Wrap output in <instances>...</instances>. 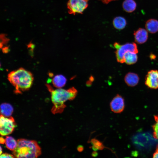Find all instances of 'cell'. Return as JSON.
Instances as JSON below:
<instances>
[{"label":"cell","mask_w":158,"mask_h":158,"mask_svg":"<svg viewBox=\"0 0 158 158\" xmlns=\"http://www.w3.org/2000/svg\"><path fill=\"white\" fill-rule=\"evenodd\" d=\"M67 81L66 77L61 75L54 76L51 80L52 84L57 88H61L65 85Z\"/></svg>","instance_id":"12"},{"label":"cell","mask_w":158,"mask_h":158,"mask_svg":"<svg viewBox=\"0 0 158 158\" xmlns=\"http://www.w3.org/2000/svg\"><path fill=\"white\" fill-rule=\"evenodd\" d=\"M0 154H1L2 153V148L1 147V149H0Z\"/></svg>","instance_id":"25"},{"label":"cell","mask_w":158,"mask_h":158,"mask_svg":"<svg viewBox=\"0 0 158 158\" xmlns=\"http://www.w3.org/2000/svg\"><path fill=\"white\" fill-rule=\"evenodd\" d=\"M16 127L13 118L12 116L7 117L1 114L0 117V133L2 136L11 134Z\"/></svg>","instance_id":"5"},{"label":"cell","mask_w":158,"mask_h":158,"mask_svg":"<svg viewBox=\"0 0 158 158\" xmlns=\"http://www.w3.org/2000/svg\"><path fill=\"white\" fill-rule=\"evenodd\" d=\"M7 78L14 87V92L16 94L28 90L32 86L34 80L32 73L23 68L10 72Z\"/></svg>","instance_id":"2"},{"label":"cell","mask_w":158,"mask_h":158,"mask_svg":"<svg viewBox=\"0 0 158 158\" xmlns=\"http://www.w3.org/2000/svg\"><path fill=\"white\" fill-rule=\"evenodd\" d=\"M110 107L112 111L119 113L123 110L125 107L124 99L118 94L115 96L110 103Z\"/></svg>","instance_id":"8"},{"label":"cell","mask_w":158,"mask_h":158,"mask_svg":"<svg viewBox=\"0 0 158 158\" xmlns=\"http://www.w3.org/2000/svg\"><path fill=\"white\" fill-rule=\"evenodd\" d=\"M89 0H69L67 4L68 13L74 15L76 13L82 14L88 6Z\"/></svg>","instance_id":"6"},{"label":"cell","mask_w":158,"mask_h":158,"mask_svg":"<svg viewBox=\"0 0 158 158\" xmlns=\"http://www.w3.org/2000/svg\"><path fill=\"white\" fill-rule=\"evenodd\" d=\"M113 24L116 29L121 30L126 27L127 25V21L124 18L121 16H117L114 19Z\"/></svg>","instance_id":"15"},{"label":"cell","mask_w":158,"mask_h":158,"mask_svg":"<svg viewBox=\"0 0 158 158\" xmlns=\"http://www.w3.org/2000/svg\"><path fill=\"white\" fill-rule=\"evenodd\" d=\"M136 53L128 51L124 55V63L128 65H131L135 63L138 60V56Z\"/></svg>","instance_id":"14"},{"label":"cell","mask_w":158,"mask_h":158,"mask_svg":"<svg viewBox=\"0 0 158 158\" xmlns=\"http://www.w3.org/2000/svg\"><path fill=\"white\" fill-rule=\"evenodd\" d=\"M5 139L2 137L0 138V143H1L3 144L5 143Z\"/></svg>","instance_id":"22"},{"label":"cell","mask_w":158,"mask_h":158,"mask_svg":"<svg viewBox=\"0 0 158 158\" xmlns=\"http://www.w3.org/2000/svg\"><path fill=\"white\" fill-rule=\"evenodd\" d=\"M114 46L116 49L115 51L116 59L118 62L124 63V56L128 51H131L138 53V51L136 44L134 42H128L123 44L116 42Z\"/></svg>","instance_id":"4"},{"label":"cell","mask_w":158,"mask_h":158,"mask_svg":"<svg viewBox=\"0 0 158 158\" xmlns=\"http://www.w3.org/2000/svg\"><path fill=\"white\" fill-rule=\"evenodd\" d=\"M145 83L148 88L153 89L158 88V71L152 70L146 75Z\"/></svg>","instance_id":"7"},{"label":"cell","mask_w":158,"mask_h":158,"mask_svg":"<svg viewBox=\"0 0 158 158\" xmlns=\"http://www.w3.org/2000/svg\"><path fill=\"white\" fill-rule=\"evenodd\" d=\"M5 143L7 148L13 151L17 146V142L13 137L9 136L6 137Z\"/></svg>","instance_id":"17"},{"label":"cell","mask_w":158,"mask_h":158,"mask_svg":"<svg viewBox=\"0 0 158 158\" xmlns=\"http://www.w3.org/2000/svg\"><path fill=\"white\" fill-rule=\"evenodd\" d=\"M145 28L148 32L154 34L158 32V20L151 18L147 20L145 23Z\"/></svg>","instance_id":"11"},{"label":"cell","mask_w":158,"mask_h":158,"mask_svg":"<svg viewBox=\"0 0 158 158\" xmlns=\"http://www.w3.org/2000/svg\"><path fill=\"white\" fill-rule=\"evenodd\" d=\"M0 157L12 158L15 157L14 155H13L8 153H4L1 154Z\"/></svg>","instance_id":"19"},{"label":"cell","mask_w":158,"mask_h":158,"mask_svg":"<svg viewBox=\"0 0 158 158\" xmlns=\"http://www.w3.org/2000/svg\"><path fill=\"white\" fill-rule=\"evenodd\" d=\"M17 142V146L13 151L15 157L37 158L41 154V148L36 141L20 139Z\"/></svg>","instance_id":"3"},{"label":"cell","mask_w":158,"mask_h":158,"mask_svg":"<svg viewBox=\"0 0 158 158\" xmlns=\"http://www.w3.org/2000/svg\"><path fill=\"white\" fill-rule=\"evenodd\" d=\"M154 118L155 123L152 126L153 130V135L155 139L158 140V115H155Z\"/></svg>","instance_id":"18"},{"label":"cell","mask_w":158,"mask_h":158,"mask_svg":"<svg viewBox=\"0 0 158 158\" xmlns=\"http://www.w3.org/2000/svg\"><path fill=\"white\" fill-rule=\"evenodd\" d=\"M133 35L135 42L139 44L145 43L148 37V31L142 28H139L134 31Z\"/></svg>","instance_id":"9"},{"label":"cell","mask_w":158,"mask_h":158,"mask_svg":"<svg viewBox=\"0 0 158 158\" xmlns=\"http://www.w3.org/2000/svg\"><path fill=\"white\" fill-rule=\"evenodd\" d=\"M78 150L79 151H80L82 150L83 149V148H82V147L80 146L78 147Z\"/></svg>","instance_id":"24"},{"label":"cell","mask_w":158,"mask_h":158,"mask_svg":"<svg viewBox=\"0 0 158 158\" xmlns=\"http://www.w3.org/2000/svg\"><path fill=\"white\" fill-rule=\"evenodd\" d=\"M150 58L151 59H154L156 58V56L154 54H151L150 55Z\"/></svg>","instance_id":"23"},{"label":"cell","mask_w":158,"mask_h":158,"mask_svg":"<svg viewBox=\"0 0 158 158\" xmlns=\"http://www.w3.org/2000/svg\"><path fill=\"white\" fill-rule=\"evenodd\" d=\"M0 111L1 114L6 117H10L13 111V108L10 104L4 103L1 105Z\"/></svg>","instance_id":"16"},{"label":"cell","mask_w":158,"mask_h":158,"mask_svg":"<svg viewBox=\"0 0 158 158\" xmlns=\"http://www.w3.org/2000/svg\"><path fill=\"white\" fill-rule=\"evenodd\" d=\"M137 6V4L134 0H124L122 3L123 9L128 13H131L134 11Z\"/></svg>","instance_id":"13"},{"label":"cell","mask_w":158,"mask_h":158,"mask_svg":"<svg viewBox=\"0 0 158 158\" xmlns=\"http://www.w3.org/2000/svg\"><path fill=\"white\" fill-rule=\"evenodd\" d=\"M100 1L103 3L105 4H108L109 2L114 1H116L118 0H99Z\"/></svg>","instance_id":"21"},{"label":"cell","mask_w":158,"mask_h":158,"mask_svg":"<svg viewBox=\"0 0 158 158\" xmlns=\"http://www.w3.org/2000/svg\"><path fill=\"white\" fill-rule=\"evenodd\" d=\"M153 158H158V144L157 145L156 150L153 154Z\"/></svg>","instance_id":"20"},{"label":"cell","mask_w":158,"mask_h":158,"mask_svg":"<svg viewBox=\"0 0 158 158\" xmlns=\"http://www.w3.org/2000/svg\"><path fill=\"white\" fill-rule=\"evenodd\" d=\"M140 78L136 73L130 72L127 73L125 76L124 80L126 85L129 87H133L138 84Z\"/></svg>","instance_id":"10"},{"label":"cell","mask_w":158,"mask_h":158,"mask_svg":"<svg viewBox=\"0 0 158 158\" xmlns=\"http://www.w3.org/2000/svg\"><path fill=\"white\" fill-rule=\"evenodd\" d=\"M46 86L51 94L54 105L51 112L54 114L62 113L66 107L65 102L74 99L77 94V90L73 87L67 90L61 88L54 89L49 84H47Z\"/></svg>","instance_id":"1"}]
</instances>
